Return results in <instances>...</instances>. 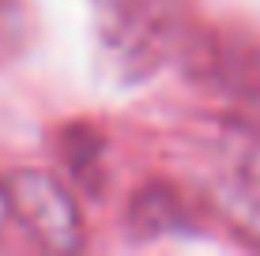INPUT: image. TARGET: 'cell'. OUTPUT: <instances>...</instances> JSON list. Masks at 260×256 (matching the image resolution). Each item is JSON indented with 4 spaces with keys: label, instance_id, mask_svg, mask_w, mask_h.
Returning a JSON list of instances; mask_svg holds the SVG:
<instances>
[{
    "label": "cell",
    "instance_id": "7",
    "mask_svg": "<svg viewBox=\"0 0 260 256\" xmlns=\"http://www.w3.org/2000/svg\"><path fill=\"white\" fill-rule=\"evenodd\" d=\"M8 218H12V207H8V189H4V181H0V234H4Z\"/></svg>",
    "mask_w": 260,
    "mask_h": 256
},
{
    "label": "cell",
    "instance_id": "3",
    "mask_svg": "<svg viewBox=\"0 0 260 256\" xmlns=\"http://www.w3.org/2000/svg\"><path fill=\"white\" fill-rule=\"evenodd\" d=\"M196 68L234 94H256L260 91V57L245 46H234V42L196 46Z\"/></svg>",
    "mask_w": 260,
    "mask_h": 256
},
{
    "label": "cell",
    "instance_id": "2",
    "mask_svg": "<svg viewBox=\"0 0 260 256\" xmlns=\"http://www.w3.org/2000/svg\"><path fill=\"white\" fill-rule=\"evenodd\" d=\"M4 189H8L12 218H19V226L42 245V249L76 252L79 245H83L79 211L72 204V196L49 177V173L19 170V173H12V177H4Z\"/></svg>",
    "mask_w": 260,
    "mask_h": 256
},
{
    "label": "cell",
    "instance_id": "1",
    "mask_svg": "<svg viewBox=\"0 0 260 256\" xmlns=\"http://www.w3.org/2000/svg\"><path fill=\"white\" fill-rule=\"evenodd\" d=\"M98 53L121 83L155 76L185 42L181 0H94Z\"/></svg>",
    "mask_w": 260,
    "mask_h": 256
},
{
    "label": "cell",
    "instance_id": "4",
    "mask_svg": "<svg viewBox=\"0 0 260 256\" xmlns=\"http://www.w3.org/2000/svg\"><path fill=\"white\" fill-rule=\"evenodd\" d=\"M128 226L136 237H158V234H174L185 226V207L177 200V192L162 189V185H151V189L136 192L128 211Z\"/></svg>",
    "mask_w": 260,
    "mask_h": 256
},
{
    "label": "cell",
    "instance_id": "5",
    "mask_svg": "<svg viewBox=\"0 0 260 256\" xmlns=\"http://www.w3.org/2000/svg\"><path fill=\"white\" fill-rule=\"evenodd\" d=\"M60 151H64V162H68L72 177L83 185L87 192H98V185H102V139H98V132L87 128V125L64 128Z\"/></svg>",
    "mask_w": 260,
    "mask_h": 256
},
{
    "label": "cell",
    "instance_id": "6",
    "mask_svg": "<svg viewBox=\"0 0 260 256\" xmlns=\"http://www.w3.org/2000/svg\"><path fill=\"white\" fill-rule=\"evenodd\" d=\"M30 42V8L26 0H0V68L12 64Z\"/></svg>",
    "mask_w": 260,
    "mask_h": 256
}]
</instances>
